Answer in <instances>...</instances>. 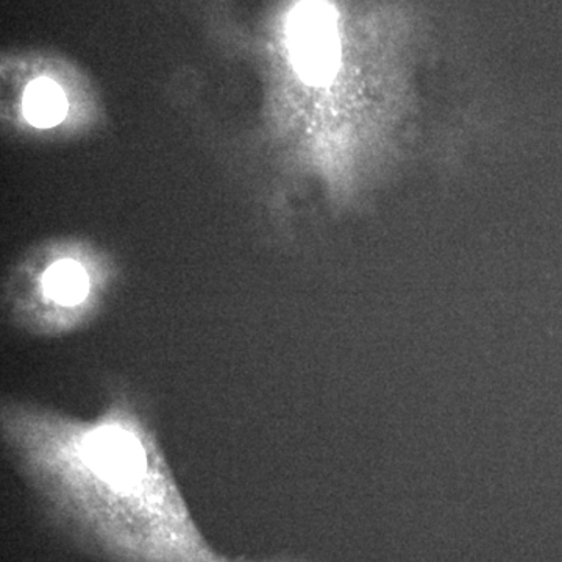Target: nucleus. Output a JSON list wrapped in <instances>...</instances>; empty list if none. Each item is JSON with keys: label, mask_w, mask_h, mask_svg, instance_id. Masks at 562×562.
<instances>
[{"label": "nucleus", "mask_w": 562, "mask_h": 562, "mask_svg": "<svg viewBox=\"0 0 562 562\" xmlns=\"http://www.w3.org/2000/svg\"><path fill=\"white\" fill-rule=\"evenodd\" d=\"M0 438L47 522L106 562H313L228 557L211 546L162 447L149 403L121 376L92 417L5 395Z\"/></svg>", "instance_id": "nucleus-1"}, {"label": "nucleus", "mask_w": 562, "mask_h": 562, "mask_svg": "<svg viewBox=\"0 0 562 562\" xmlns=\"http://www.w3.org/2000/svg\"><path fill=\"white\" fill-rule=\"evenodd\" d=\"M109 268L85 254L52 255L18 271L11 288L14 327L35 338H60L81 330L98 312Z\"/></svg>", "instance_id": "nucleus-2"}, {"label": "nucleus", "mask_w": 562, "mask_h": 562, "mask_svg": "<svg viewBox=\"0 0 562 562\" xmlns=\"http://www.w3.org/2000/svg\"><path fill=\"white\" fill-rule=\"evenodd\" d=\"M24 111L36 127H52L65 117L66 99L54 81L40 79L25 91Z\"/></svg>", "instance_id": "nucleus-3"}]
</instances>
